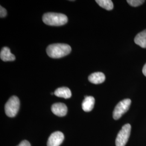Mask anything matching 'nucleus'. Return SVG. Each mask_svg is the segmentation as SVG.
<instances>
[{
  "label": "nucleus",
  "instance_id": "f257e3e1",
  "mask_svg": "<svg viewBox=\"0 0 146 146\" xmlns=\"http://www.w3.org/2000/svg\"><path fill=\"white\" fill-rule=\"evenodd\" d=\"M46 51L50 58H60L68 55L71 52L72 48L67 44L56 43L49 45L47 47Z\"/></svg>",
  "mask_w": 146,
  "mask_h": 146
},
{
  "label": "nucleus",
  "instance_id": "f03ea898",
  "mask_svg": "<svg viewBox=\"0 0 146 146\" xmlns=\"http://www.w3.org/2000/svg\"><path fill=\"white\" fill-rule=\"evenodd\" d=\"M43 22L47 25L52 26H61L68 22L67 16L60 13H47L42 17Z\"/></svg>",
  "mask_w": 146,
  "mask_h": 146
},
{
  "label": "nucleus",
  "instance_id": "7ed1b4c3",
  "mask_svg": "<svg viewBox=\"0 0 146 146\" xmlns=\"http://www.w3.org/2000/svg\"><path fill=\"white\" fill-rule=\"evenodd\" d=\"M20 100L16 96H13L7 101L5 105L6 115L10 117H15L20 109Z\"/></svg>",
  "mask_w": 146,
  "mask_h": 146
},
{
  "label": "nucleus",
  "instance_id": "20e7f679",
  "mask_svg": "<svg viewBox=\"0 0 146 146\" xmlns=\"http://www.w3.org/2000/svg\"><path fill=\"white\" fill-rule=\"evenodd\" d=\"M131 128V125L129 123L125 124L122 127L116 137V146H125L130 136Z\"/></svg>",
  "mask_w": 146,
  "mask_h": 146
},
{
  "label": "nucleus",
  "instance_id": "39448f33",
  "mask_svg": "<svg viewBox=\"0 0 146 146\" xmlns=\"http://www.w3.org/2000/svg\"><path fill=\"white\" fill-rule=\"evenodd\" d=\"M131 100L129 99H126L123 100L117 104L115 107V109L113 111V118L115 120H118L121 117V116L125 113L131 106Z\"/></svg>",
  "mask_w": 146,
  "mask_h": 146
},
{
  "label": "nucleus",
  "instance_id": "423d86ee",
  "mask_svg": "<svg viewBox=\"0 0 146 146\" xmlns=\"http://www.w3.org/2000/svg\"><path fill=\"white\" fill-rule=\"evenodd\" d=\"M64 135L61 131L52 133L48 140L47 146H60L64 140Z\"/></svg>",
  "mask_w": 146,
  "mask_h": 146
},
{
  "label": "nucleus",
  "instance_id": "0eeeda50",
  "mask_svg": "<svg viewBox=\"0 0 146 146\" xmlns=\"http://www.w3.org/2000/svg\"><path fill=\"white\" fill-rule=\"evenodd\" d=\"M51 110L55 115L60 117L66 116L68 111L67 107L62 103H56L52 104Z\"/></svg>",
  "mask_w": 146,
  "mask_h": 146
},
{
  "label": "nucleus",
  "instance_id": "6e6552de",
  "mask_svg": "<svg viewBox=\"0 0 146 146\" xmlns=\"http://www.w3.org/2000/svg\"><path fill=\"white\" fill-rule=\"evenodd\" d=\"M105 79L106 76L104 74L101 72L93 73L91 75H90L88 77L89 82L95 84L103 83L105 81Z\"/></svg>",
  "mask_w": 146,
  "mask_h": 146
},
{
  "label": "nucleus",
  "instance_id": "1a4fd4ad",
  "mask_svg": "<svg viewBox=\"0 0 146 146\" xmlns=\"http://www.w3.org/2000/svg\"><path fill=\"white\" fill-rule=\"evenodd\" d=\"M1 59L5 61H13L15 60V56L11 54L10 49L7 47H3L0 52Z\"/></svg>",
  "mask_w": 146,
  "mask_h": 146
},
{
  "label": "nucleus",
  "instance_id": "9d476101",
  "mask_svg": "<svg viewBox=\"0 0 146 146\" xmlns=\"http://www.w3.org/2000/svg\"><path fill=\"white\" fill-rule=\"evenodd\" d=\"M95 99L93 96H85L82 104V108L84 111L89 112L94 108Z\"/></svg>",
  "mask_w": 146,
  "mask_h": 146
},
{
  "label": "nucleus",
  "instance_id": "9b49d317",
  "mask_svg": "<svg viewBox=\"0 0 146 146\" xmlns=\"http://www.w3.org/2000/svg\"><path fill=\"white\" fill-rule=\"evenodd\" d=\"M54 95L59 98L64 99H69L72 96V92L67 87H61L56 89L54 92Z\"/></svg>",
  "mask_w": 146,
  "mask_h": 146
},
{
  "label": "nucleus",
  "instance_id": "f8f14e48",
  "mask_svg": "<svg viewBox=\"0 0 146 146\" xmlns=\"http://www.w3.org/2000/svg\"><path fill=\"white\" fill-rule=\"evenodd\" d=\"M136 44L143 48H146V29L139 33L134 38Z\"/></svg>",
  "mask_w": 146,
  "mask_h": 146
},
{
  "label": "nucleus",
  "instance_id": "ddd939ff",
  "mask_svg": "<svg viewBox=\"0 0 146 146\" xmlns=\"http://www.w3.org/2000/svg\"><path fill=\"white\" fill-rule=\"evenodd\" d=\"M96 2L99 5L107 11H111L113 9V3L110 0H96Z\"/></svg>",
  "mask_w": 146,
  "mask_h": 146
},
{
  "label": "nucleus",
  "instance_id": "4468645a",
  "mask_svg": "<svg viewBox=\"0 0 146 146\" xmlns=\"http://www.w3.org/2000/svg\"><path fill=\"white\" fill-rule=\"evenodd\" d=\"M127 3L132 7H138L145 2L144 0H128Z\"/></svg>",
  "mask_w": 146,
  "mask_h": 146
},
{
  "label": "nucleus",
  "instance_id": "2eb2a0df",
  "mask_svg": "<svg viewBox=\"0 0 146 146\" xmlns=\"http://www.w3.org/2000/svg\"><path fill=\"white\" fill-rule=\"evenodd\" d=\"M7 14V12L5 8H4L3 7L1 6L0 7V17L1 18L5 17Z\"/></svg>",
  "mask_w": 146,
  "mask_h": 146
},
{
  "label": "nucleus",
  "instance_id": "dca6fc26",
  "mask_svg": "<svg viewBox=\"0 0 146 146\" xmlns=\"http://www.w3.org/2000/svg\"><path fill=\"white\" fill-rule=\"evenodd\" d=\"M17 146H31L30 143L27 140H23Z\"/></svg>",
  "mask_w": 146,
  "mask_h": 146
},
{
  "label": "nucleus",
  "instance_id": "f3484780",
  "mask_svg": "<svg viewBox=\"0 0 146 146\" xmlns=\"http://www.w3.org/2000/svg\"><path fill=\"white\" fill-rule=\"evenodd\" d=\"M142 73L143 74V75L146 76V63L145 64V66H143V69H142Z\"/></svg>",
  "mask_w": 146,
  "mask_h": 146
},
{
  "label": "nucleus",
  "instance_id": "a211bd4d",
  "mask_svg": "<svg viewBox=\"0 0 146 146\" xmlns=\"http://www.w3.org/2000/svg\"><path fill=\"white\" fill-rule=\"evenodd\" d=\"M51 94H52V95H53V93H51Z\"/></svg>",
  "mask_w": 146,
  "mask_h": 146
}]
</instances>
